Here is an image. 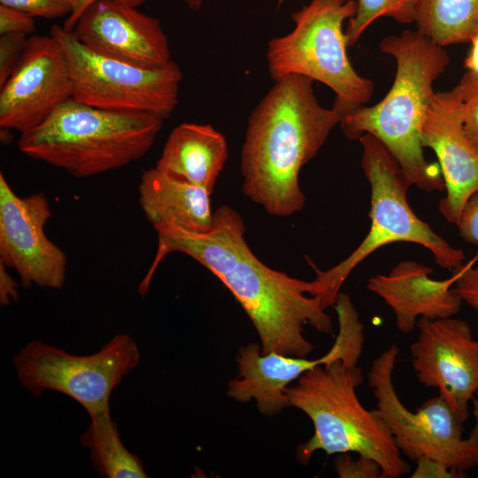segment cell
<instances>
[{"instance_id":"7a4b0ae2","label":"cell","mask_w":478,"mask_h":478,"mask_svg":"<svg viewBox=\"0 0 478 478\" xmlns=\"http://www.w3.org/2000/svg\"><path fill=\"white\" fill-rule=\"evenodd\" d=\"M380 50L397 65L393 84L382 100L361 106L341 117L340 127L350 140L365 134L379 139L399 164L411 185L425 191H443L439 165L429 164L423 153L420 129L433 84L445 71L450 56L418 30L384 37Z\"/></svg>"},{"instance_id":"7402d4cb","label":"cell","mask_w":478,"mask_h":478,"mask_svg":"<svg viewBox=\"0 0 478 478\" xmlns=\"http://www.w3.org/2000/svg\"><path fill=\"white\" fill-rule=\"evenodd\" d=\"M415 23L440 46L470 42L478 33V0H422Z\"/></svg>"},{"instance_id":"e575fe53","label":"cell","mask_w":478,"mask_h":478,"mask_svg":"<svg viewBox=\"0 0 478 478\" xmlns=\"http://www.w3.org/2000/svg\"><path fill=\"white\" fill-rule=\"evenodd\" d=\"M472 401L474 403L473 414L474 416L475 422L469 435L478 440V397H474Z\"/></svg>"},{"instance_id":"d6986e66","label":"cell","mask_w":478,"mask_h":478,"mask_svg":"<svg viewBox=\"0 0 478 478\" xmlns=\"http://www.w3.org/2000/svg\"><path fill=\"white\" fill-rule=\"evenodd\" d=\"M138 199L145 218L154 229L178 227L204 233L213 227L211 193L204 188L170 177L156 167L143 172Z\"/></svg>"},{"instance_id":"f546056e","label":"cell","mask_w":478,"mask_h":478,"mask_svg":"<svg viewBox=\"0 0 478 478\" xmlns=\"http://www.w3.org/2000/svg\"><path fill=\"white\" fill-rule=\"evenodd\" d=\"M417 466L411 478H460L465 475L451 470L443 463L422 457L417 461Z\"/></svg>"},{"instance_id":"9c48e42d","label":"cell","mask_w":478,"mask_h":478,"mask_svg":"<svg viewBox=\"0 0 478 478\" xmlns=\"http://www.w3.org/2000/svg\"><path fill=\"white\" fill-rule=\"evenodd\" d=\"M135 341L119 334L99 351L73 355L34 340L12 358L20 384L40 397L44 390L60 392L79 403L89 417L110 411L112 390L140 363Z\"/></svg>"},{"instance_id":"5bb4252c","label":"cell","mask_w":478,"mask_h":478,"mask_svg":"<svg viewBox=\"0 0 478 478\" xmlns=\"http://www.w3.org/2000/svg\"><path fill=\"white\" fill-rule=\"evenodd\" d=\"M73 85L59 41L30 35L13 72L0 86V127L26 133L72 97Z\"/></svg>"},{"instance_id":"4dcf8cb0","label":"cell","mask_w":478,"mask_h":478,"mask_svg":"<svg viewBox=\"0 0 478 478\" xmlns=\"http://www.w3.org/2000/svg\"><path fill=\"white\" fill-rule=\"evenodd\" d=\"M464 128L478 148V77L476 75H474V86L466 100Z\"/></svg>"},{"instance_id":"4fadbf2b","label":"cell","mask_w":478,"mask_h":478,"mask_svg":"<svg viewBox=\"0 0 478 478\" xmlns=\"http://www.w3.org/2000/svg\"><path fill=\"white\" fill-rule=\"evenodd\" d=\"M50 217L44 194L19 197L0 173V262L14 269L25 287L64 285L66 256L44 231Z\"/></svg>"},{"instance_id":"484cf974","label":"cell","mask_w":478,"mask_h":478,"mask_svg":"<svg viewBox=\"0 0 478 478\" xmlns=\"http://www.w3.org/2000/svg\"><path fill=\"white\" fill-rule=\"evenodd\" d=\"M335 468L341 478H382L380 465L362 455L352 459L348 453H341L335 460Z\"/></svg>"},{"instance_id":"d6a6232c","label":"cell","mask_w":478,"mask_h":478,"mask_svg":"<svg viewBox=\"0 0 478 478\" xmlns=\"http://www.w3.org/2000/svg\"><path fill=\"white\" fill-rule=\"evenodd\" d=\"M97 0H76L73 12L64 21L63 28L66 31H72L79 17L92 3ZM134 7L142 5L146 0H116Z\"/></svg>"},{"instance_id":"6da1fadb","label":"cell","mask_w":478,"mask_h":478,"mask_svg":"<svg viewBox=\"0 0 478 478\" xmlns=\"http://www.w3.org/2000/svg\"><path fill=\"white\" fill-rule=\"evenodd\" d=\"M313 81L299 74L274 81L248 119L241 153L243 191L274 216L303 209L300 170L341 120L337 111L319 103Z\"/></svg>"},{"instance_id":"d4e9b609","label":"cell","mask_w":478,"mask_h":478,"mask_svg":"<svg viewBox=\"0 0 478 478\" xmlns=\"http://www.w3.org/2000/svg\"><path fill=\"white\" fill-rule=\"evenodd\" d=\"M30 35L11 33L0 35V86L13 72Z\"/></svg>"},{"instance_id":"3957f363","label":"cell","mask_w":478,"mask_h":478,"mask_svg":"<svg viewBox=\"0 0 478 478\" xmlns=\"http://www.w3.org/2000/svg\"><path fill=\"white\" fill-rule=\"evenodd\" d=\"M163 119L146 112L94 107L73 97L40 125L23 133L19 150L76 178L125 166L152 148Z\"/></svg>"},{"instance_id":"d590c367","label":"cell","mask_w":478,"mask_h":478,"mask_svg":"<svg viewBox=\"0 0 478 478\" xmlns=\"http://www.w3.org/2000/svg\"><path fill=\"white\" fill-rule=\"evenodd\" d=\"M183 3L194 12H197L201 9L204 0H182Z\"/></svg>"},{"instance_id":"f1b7e54d","label":"cell","mask_w":478,"mask_h":478,"mask_svg":"<svg viewBox=\"0 0 478 478\" xmlns=\"http://www.w3.org/2000/svg\"><path fill=\"white\" fill-rule=\"evenodd\" d=\"M459 235L467 243L478 244V192L465 203L458 223ZM478 258V253L475 259Z\"/></svg>"},{"instance_id":"836d02e7","label":"cell","mask_w":478,"mask_h":478,"mask_svg":"<svg viewBox=\"0 0 478 478\" xmlns=\"http://www.w3.org/2000/svg\"><path fill=\"white\" fill-rule=\"evenodd\" d=\"M472 47L465 60V67L478 77V33L471 39Z\"/></svg>"},{"instance_id":"ac0fdd59","label":"cell","mask_w":478,"mask_h":478,"mask_svg":"<svg viewBox=\"0 0 478 478\" xmlns=\"http://www.w3.org/2000/svg\"><path fill=\"white\" fill-rule=\"evenodd\" d=\"M155 230L158 235L157 251L138 287L141 295L147 293L158 265L172 252L188 255L218 278L248 244L243 220L228 205H222L214 212L213 227L208 232L195 233L178 227Z\"/></svg>"},{"instance_id":"5b68a950","label":"cell","mask_w":478,"mask_h":478,"mask_svg":"<svg viewBox=\"0 0 478 478\" xmlns=\"http://www.w3.org/2000/svg\"><path fill=\"white\" fill-rule=\"evenodd\" d=\"M363 149L361 166L371 187L369 230L360 244L343 260L326 271L312 267L316 277L312 296L320 297L324 309L335 304L340 289L353 269L366 258L387 244L407 242L427 248L443 269L463 265L461 250L451 246L420 220L407 201L411 183L399 164L375 136L358 138Z\"/></svg>"},{"instance_id":"9a60e30c","label":"cell","mask_w":478,"mask_h":478,"mask_svg":"<svg viewBox=\"0 0 478 478\" xmlns=\"http://www.w3.org/2000/svg\"><path fill=\"white\" fill-rule=\"evenodd\" d=\"M419 335L410 351L418 381L438 389L465 422L469 402L478 392V340L467 322L452 317L420 318Z\"/></svg>"},{"instance_id":"ffe728a7","label":"cell","mask_w":478,"mask_h":478,"mask_svg":"<svg viewBox=\"0 0 478 478\" xmlns=\"http://www.w3.org/2000/svg\"><path fill=\"white\" fill-rule=\"evenodd\" d=\"M227 155L226 137L211 124L184 122L171 131L155 167L212 194Z\"/></svg>"},{"instance_id":"e0dca14e","label":"cell","mask_w":478,"mask_h":478,"mask_svg":"<svg viewBox=\"0 0 478 478\" xmlns=\"http://www.w3.org/2000/svg\"><path fill=\"white\" fill-rule=\"evenodd\" d=\"M432 273L428 266L403 260L388 274L369 278L367 289L391 308L400 332L411 333L419 317L437 320L459 312L463 301L453 288L455 276L435 280L429 277Z\"/></svg>"},{"instance_id":"8fae6325","label":"cell","mask_w":478,"mask_h":478,"mask_svg":"<svg viewBox=\"0 0 478 478\" xmlns=\"http://www.w3.org/2000/svg\"><path fill=\"white\" fill-rule=\"evenodd\" d=\"M338 334L331 349L315 359L262 353L261 347L250 343L239 350V374L228 383L227 395L240 402L255 399L264 414L274 415L289 406L284 394L288 384L305 372L337 359L357 364L362 353L364 326L350 296L340 292L335 302Z\"/></svg>"},{"instance_id":"52a82bcc","label":"cell","mask_w":478,"mask_h":478,"mask_svg":"<svg viewBox=\"0 0 478 478\" xmlns=\"http://www.w3.org/2000/svg\"><path fill=\"white\" fill-rule=\"evenodd\" d=\"M218 279L251 320L262 353L306 358L313 345L305 338L304 326L309 324L320 333L333 330L320 297L311 295L312 281L267 266L248 244Z\"/></svg>"},{"instance_id":"8992f818","label":"cell","mask_w":478,"mask_h":478,"mask_svg":"<svg viewBox=\"0 0 478 478\" xmlns=\"http://www.w3.org/2000/svg\"><path fill=\"white\" fill-rule=\"evenodd\" d=\"M357 8L356 0H311L293 12L294 28L267 43L266 63L274 81L299 74L327 85L335 94L333 108L341 117L366 105L374 85L351 64L343 29Z\"/></svg>"},{"instance_id":"cb8c5ba5","label":"cell","mask_w":478,"mask_h":478,"mask_svg":"<svg viewBox=\"0 0 478 478\" xmlns=\"http://www.w3.org/2000/svg\"><path fill=\"white\" fill-rule=\"evenodd\" d=\"M75 2L76 0H0V4L22 11L33 18L51 19L69 17Z\"/></svg>"},{"instance_id":"2e32d148","label":"cell","mask_w":478,"mask_h":478,"mask_svg":"<svg viewBox=\"0 0 478 478\" xmlns=\"http://www.w3.org/2000/svg\"><path fill=\"white\" fill-rule=\"evenodd\" d=\"M136 8L116 0L95 1L70 32L100 55L143 67H162L172 60L168 38L157 18Z\"/></svg>"},{"instance_id":"4316f807","label":"cell","mask_w":478,"mask_h":478,"mask_svg":"<svg viewBox=\"0 0 478 478\" xmlns=\"http://www.w3.org/2000/svg\"><path fill=\"white\" fill-rule=\"evenodd\" d=\"M473 263L471 261L453 269V288L462 301L478 312V266H474Z\"/></svg>"},{"instance_id":"8d00e7d4","label":"cell","mask_w":478,"mask_h":478,"mask_svg":"<svg viewBox=\"0 0 478 478\" xmlns=\"http://www.w3.org/2000/svg\"><path fill=\"white\" fill-rule=\"evenodd\" d=\"M282 1H283V0H279V3L281 4ZM341 1L346 2V1H348V0H341Z\"/></svg>"},{"instance_id":"603a6c76","label":"cell","mask_w":478,"mask_h":478,"mask_svg":"<svg viewBox=\"0 0 478 478\" xmlns=\"http://www.w3.org/2000/svg\"><path fill=\"white\" fill-rule=\"evenodd\" d=\"M356 14L348 20L345 36L353 46L364 31L381 17L392 18L402 24L415 22L422 0H356Z\"/></svg>"},{"instance_id":"7c38bea8","label":"cell","mask_w":478,"mask_h":478,"mask_svg":"<svg viewBox=\"0 0 478 478\" xmlns=\"http://www.w3.org/2000/svg\"><path fill=\"white\" fill-rule=\"evenodd\" d=\"M474 75L468 72L447 91L435 92L420 129L423 148L436 153L446 195L439 202L443 217L456 225L466 200L478 192V148L466 135L464 115Z\"/></svg>"},{"instance_id":"277c9868","label":"cell","mask_w":478,"mask_h":478,"mask_svg":"<svg viewBox=\"0 0 478 478\" xmlns=\"http://www.w3.org/2000/svg\"><path fill=\"white\" fill-rule=\"evenodd\" d=\"M363 382L357 364L337 359L305 372L284 394L289 406L303 411L314 427L313 436L297 450L298 460L307 463L314 451L328 454L355 452L375 460L382 478L407 474L409 465L376 410L366 409L356 389Z\"/></svg>"},{"instance_id":"1f68e13d","label":"cell","mask_w":478,"mask_h":478,"mask_svg":"<svg viewBox=\"0 0 478 478\" xmlns=\"http://www.w3.org/2000/svg\"><path fill=\"white\" fill-rule=\"evenodd\" d=\"M19 299L18 284L8 274L6 266L0 262V303L9 305Z\"/></svg>"},{"instance_id":"30bf717a","label":"cell","mask_w":478,"mask_h":478,"mask_svg":"<svg viewBox=\"0 0 478 478\" xmlns=\"http://www.w3.org/2000/svg\"><path fill=\"white\" fill-rule=\"evenodd\" d=\"M398 346L391 344L372 363L368 385L377 399L375 409L397 449L412 461L422 457L437 460L466 476L478 466V440L463 437V423L440 396L425 401L415 412L401 402L392 372Z\"/></svg>"},{"instance_id":"ba28073f","label":"cell","mask_w":478,"mask_h":478,"mask_svg":"<svg viewBox=\"0 0 478 478\" xmlns=\"http://www.w3.org/2000/svg\"><path fill=\"white\" fill-rule=\"evenodd\" d=\"M50 34L63 47L73 99L101 109L146 112L163 120L174 112L182 80L175 61L158 68L143 67L92 51L60 26H52Z\"/></svg>"},{"instance_id":"44dd1931","label":"cell","mask_w":478,"mask_h":478,"mask_svg":"<svg viewBox=\"0 0 478 478\" xmlns=\"http://www.w3.org/2000/svg\"><path fill=\"white\" fill-rule=\"evenodd\" d=\"M80 441L89 451L92 466L100 476L148 477L139 457L123 444L119 428L110 411L90 417V424Z\"/></svg>"},{"instance_id":"83f0119b","label":"cell","mask_w":478,"mask_h":478,"mask_svg":"<svg viewBox=\"0 0 478 478\" xmlns=\"http://www.w3.org/2000/svg\"><path fill=\"white\" fill-rule=\"evenodd\" d=\"M35 31V18L18 9L0 4V35L24 33L28 35Z\"/></svg>"}]
</instances>
